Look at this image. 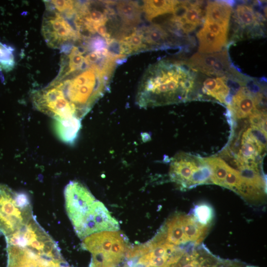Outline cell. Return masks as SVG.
<instances>
[{
    "mask_svg": "<svg viewBox=\"0 0 267 267\" xmlns=\"http://www.w3.org/2000/svg\"><path fill=\"white\" fill-rule=\"evenodd\" d=\"M196 75L185 63L162 60L149 66L138 88L136 103L141 108L186 100Z\"/></svg>",
    "mask_w": 267,
    "mask_h": 267,
    "instance_id": "obj_1",
    "label": "cell"
},
{
    "mask_svg": "<svg viewBox=\"0 0 267 267\" xmlns=\"http://www.w3.org/2000/svg\"><path fill=\"white\" fill-rule=\"evenodd\" d=\"M6 267H69L56 242L38 223L5 238Z\"/></svg>",
    "mask_w": 267,
    "mask_h": 267,
    "instance_id": "obj_2",
    "label": "cell"
},
{
    "mask_svg": "<svg viewBox=\"0 0 267 267\" xmlns=\"http://www.w3.org/2000/svg\"><path fill=\"white\" fill-rule=\"evenodd\" d=\"M108 75L97 68L87 67L50 84L61 90L74 117L81 121L106 90Z\"/></svg>",
    "mask_w": 267,
    "mask_h": 267,
    "instance_id": "obj_3",
    "label": "cell"
},
{
    "mask_svg": "<svg viewBox=\"0 0 267 267\" xmlns=\"http://www.w3.org/2000/svg\"><path fill=\"white\" fill-rule=\"evenodd\" d=\"M33 217L29 196L0 183V231L5 237L20 229Z\"/></svg>",
    "mask_w": 267,
    "mask_h": 267,
    "instance_id": "obj_4",
    "label": "cell"
},
{
    "mask_svg": "<svg viewBox=\"0 0 267 267\" xmlns=\"http://www.w3.org/2000/svg\"><path fill=\"white\" fill-rule=\"evenodd\" d=\"M82 247L92 254L93 262L115 267L123 261L127 252L126 240L117 231L90 234L83 239Z\"/></svg>",
    "mask_w": 267,
    "mask_h": 267,
    "instance_id": "obj_5",
    "label": "cell"
},
{
    "mask_svg": "<svg viewBox=\"0 0 267 267\" xmlns=\"http://www.w3.org/2000/svg\"><path fill=\"white\" fill-rule=\"evenodd\" d=\"M63 15L46 9L42 24V33L47 45L54 49H64L81 38L79 32Z\"/></svg>",
    "mask_w": 267,
    "mask_h": 267,
    "instance_id": "obj_6",
    "label": "cell"
},
{
    "mask_svg": "<svg viewBox=\"0 0 267 267\" xmlns=\"http://www.w3.org/2000/svg\"><path fill=\"white\" fill-rule=\"evenodd\" d=\"M64 194L66 211L75 229L90 213L96 200L84 185L77 181L69 182Z\"/></svg>",
    "mask_w": 267,
    "mask_h": 267,
    "instance_id": "obj_7",
    "label": "cell"
},
{
    "mask_svg": "<svg viewBox=\"0 0 267 267\" xmlns=\"http://www.w3.org/2000/svg\"><path fill=\"white\" fill-rule=\"evenodd\" d=\"M31 100L35 108L55 121L76 118L61 90L55 86L49 84L34 90L31 93Z\"/></svg>",
    "mask_w": 267,
    "mask_h": 267,
    "instance_id": "obj_8",
    "label": "cell"
},
{
    "mask_svg": "<svg viewBox=\"0 0 267 267\" xmlns=\"http://www.w3.org/2000/svg\"><path fill=\"white\" fill-rule=\"evenodd\" d=\"M253 3L242 2L238 4L234 10L233 8L234 38L240 40L245 37L253 38L262 36L264 34L263 28L266 15L256 9V1Z\"/></svg>",
    "mask_w": 267,
    "mask_h": 267,
    "instance_id": "obj_9",
    "label": "cell"
},
{
    "mask_svg": "<svg viewBox=\"0 0 267 267\" xmlns=\"http://www.w3.org/2000/svg\"><path fill=\"white\" fill-rule=\"evenodd\" d=\"M185 63L194 72L210 76H232L240 73L231 62L225 48L213 53H195Z\"/></svg>",
    "mask_w": 267,
    "mask_h": 267,
    "instance_id": "obj_10",
    "label": "cell"
},
{
    "mask_svg": "<svg viewBox=\"0 0 267 267\" xmlns=\"http://www.w3.org/2000/svg\"><path fill=\"white\" fill-rule=\"evenodd\" d=\"M247 82L232 96L231 102L227 105L229 114L237 119L249 117L258 111H264L259 109L264 98L262 92H252L247 86Z\"/></svg>",
    "mask_w": 267,
    "mask_h": 267,
    "instance_id": "obj_11",
    "label": "cell"
},
{
    "mask_svg": "<svg viewBox=\"0 0 267 267\" xmlns=\"http://www.w3.org/2000/svg\"><path fill=\"white\" fill-rule=\"evenodd\" d=\"M201 163V158H194L180 153L175 156L171 162L170 176L171 179L186 187L192 174Z\"/></svg>",
    "mask_w": 267,
    "mask_h": 267,
    "instance_id": "obj_12",
    "label": "cell"
},
{
    "mask_svg": "<svg viewBox=\"0 0 267 267\" xmlns=\"http://www.w3.org/2000/svg\"><path fill=\"white\" fill-rule=\"evenodd\" d=\"M233 8V2L215 0L207 2L204 20L229 28V20Z\"/></svg>",
    "mask_w": 267,
    "mask_h": 267,
    "instance_id": "obj_13",
    "label": "cell"
},
{
    "mask_svg": "<svg viewBox=\"0 0 267 267\" xmlns=\"http://www.w3.org/2000/svg\"><path fill=\"white\" fill-rule=\"evenodd\" d=\"M235 76H237L207 78L203 82L202 91L220 102L225 103L227 96L230 95L229 87L230 79Z\"/></svg>",
    "mask_w": 267,
    "mask_h": 267,
    "instance_id": "obj_14",
    "label": "cell"
},
{
    "mask_svg": "<svg viewBox=\"0 0 267 267\" xmlns=\"http://www.w3.org/2000/svg\"><path fill=\"white\" fill-rule=\"evenodd\" d=\"M196 36L198 41V52L209 54L220 52L225 47L227 38L210 32L203 27Z\"/></svg>",
    "mask_w": 267,
    "mask_h": 267,
    "instance_id": "obj_15",
    "label": "cell"
},
{
    "mask_svg": "<svg viewBox=\"0 0 267 267\" xmlns=\"http://www.w3.org/2000/svg\"><path fill=\"white\" fill-rule=\"evenodd\" d=\"M81 128V121L76 118L57 120L54 122V130L58 137L67 144L74 142Z\"/></svg>",
    "mask_w": 267,
    "mask_h": 267,
    "instance_id": "obj_16",
    "label": "cell"
},
{
    "mask_svg": "<svg viewBox=\"0 0 267 267\" xmlns=\"http://www.w3.org/2000/svg\"><path fill=\"white\" fill-rule=\"evenodd\" d=\"M143 1L142 9L145 16L148 20L151 21L160 15L173 13L178 1L157 0Z\"/></svg>",
    "mask_w": 267,
    "mask_h": 267,
    "instance_id": "obj_17",
    "label": "cell"
},
{
    "mask_svg": "<svg viewBox=\"0 0 267 267\" xmlns=\"http://www.w3.org/2000/svg\"><path fill=\"white\" fill-rule=\"evenodd\" d=\"M164 235L167 242L178 245L186 243L181 222V215L173 217L167 222Z\"/></svg>",
    "mask_w": 267,
    "mask_h": 267,
    "instance_id": "obj_18",
    "label": "cell"
},
{
    "mask_svg": "<svg viewBox=\"0 0 267 267\" xmlns=\"http://www.w3.org/2000/svg\"><path fill=\"white\" fill-rule=\"evenodd\" d=\"M141 30L146 47L159 48L166 46L169 44L168 33L159 25H153Z\"/></svg>",
    "mask_w": 267,
    "mask_h": 267,
    "instance_id": "obj_19",
    "label": "cell"
},
{
    "mask_svg": "<svg viewBox=\"0 0 267 267\" xmlns=\"http://www.w3.org/2000/svg\"><path fill=\"white\" fill-rule=\"evenodd\" d=\"M181 222L187 242L195 241L199 243L202 241L207 229L206 226L202 225L195 218L187 215H181Z\"/></svg>",
    "mask_w": 267,
    "mask_h": 267,
    "instance_id": "obj_20",
    "label": "cell"
},
{
    "mask_svg": "<svg viewBox=\"0 0 267 267\" xmlns=\"http://www.w3.org/2000/svg\"><path fill=\"white\" fill-rule=\"evenodd\" d=\"M142 30L135 31L120 42L121 54H130L146 48Z\"/></svg>",
    "mask_w": 267,
    "mask_h": 267,
    "instance_id": "obj_21",
    "label": "cell"
},
{
    "mask_svg": "<svg viewBox=\"0 0 267 267\" xmlns=\"http://www.w3.org/2000/svg\"><path fill=\"white\" fill-rule=\"evenodd\" d=\"M119 15L127 25H134L139 22L141 10L135 2L121 1L117 6Z\"/></svg>",
    "mask_w": 267,
    "mask_h": 267,
    "instance_id": "obj_22",
    "label": "cell"
},
{
    "mask_svg": "<svg viewBox=\"0 0 267 267\" xmlns=\"http://www.w3.org/2000/svg\"><path fill=\"white\" fill-rule=\"evenodd\" d=\"M203 160L212 170L211 181L216 184L223 186L229 166L218 157L206 158H203Z\"/></svg>",
    "mask_w": 267,
    "mask_h": 267,
    "instance_id": "obj_23",
    "label": "cell"
},
{
    "mask_svg": "<svg viewBox=\"0 0 267 267\" xmlns=\"http://www.w3.org/2000/svg\"><path fill=\"white\" fill-rule=\"evenodd\" d=\"M47 9L54 10L67 18L74 16L79 2L73 0H46L44 1Z\"/></svg>",
    "mask_w": 267,
    "mask_h": 267,
    "instance_id": "obj_24",
    "label": "cell"
},
{
    "mask_svg": "<svg viewBox=\"0 0 267 267\" xmlns=\"http://www.w3.org/2000/svg\"><path fill=\"white\" fill-rule=\"evenodd\" d=\"M212 171L211 168L201 158V163L197 169L192 174L186 187L211 181Z\"/></svg>",
    "mask_w": 267,
    "mask_h": 267,
    "instance_id": "obj_25",
    "label": "cell"
},
{
    "mask_svg": "<svg viewBox=\"0 0 267 267\" xmlns=\"http://www.w3.org/2000/svg\"><path fill=\"white\" fill-rule=\"evenodd\" d=\"M238 172L244 181L262 188L264 187V182L257 169L243 166L239 169Z\"/></svg>",
    "mask_w": 267,
    "mask_h": 267,
    "instance_id": "obj_26",
    "label": "cell"
},
{
    "mask_svg": "<svg viewBox=\"0 0 267 267\" xmlns=\"http://www.w3.org/2000/svg\"><path fill=\"white\" fill-rule=\"evenodd\" d=\"M13 49L0 43V67L5 71L12 70L15 65Z\"/></svg>",
    "mask_w": 267,
    "mask_h": 267,
    "instance_id": "obj_27",
    "label": "cell"
},
{
    "mask_svg": "<svg viewBox=\"0 0 267 267\" xmlns=\"http://www.w3.org/2000/svg\"><path fill=\"white\" fill-rule=\"evenodd\" d=\"M242 181V180L238 171L229 166L223 186L232 189L236 192Z\"/></svg>",
    "mask_w": 267,
    "mask_h": 267,
    "instance_id": "obj_28",
    "label": "cell"
},
{
    "mask_svg": "<svg viewBox=\"0 0 267 267\" xmlns=\"http://www.w3.org/2000/svg\"><path fill=\"white\" fill-rule=\"evenodd\" d=\"M195 215L198 222L206 226L211 221L212 211L209 206L206 205L197 206L194 210Z\"/></svg>",
    "mask_w": 267,
    "mask_h": 267,
    "instance_id": "obj_29",
    "label": "cell"
},
{
    "mask_svg": "<svg viewBox=\"0 0 267 267\" xmlns=\"http://www.w3.org/2000/svg\"><path fill=\"white\" fill-rule=\"evenodd\" d=\"M253 136L258 141L264 149L267 146V134L259 128L251 126L248 129Z\"/></svg>",
    "mask_w": 267,
    "mask_h": 267,
    "instance_id": "obj_30",
    "label": "cell"
},
{
    "mask_svg": "<svg viewBox=\"0 0 267 267\" xmlns=\"http://www.w3.org/2000/svg\"><path fill=\"white\" fill-rule=\"evenodd\" d=\"M89 267H96L94 266L93 265H92V264L90 263V265Z\"/></svg>",
    "mask_w": 267,
    "mask_h": 267,
    "instance_id": "obj_31",
    "label": "cell"
}]
</instances>
